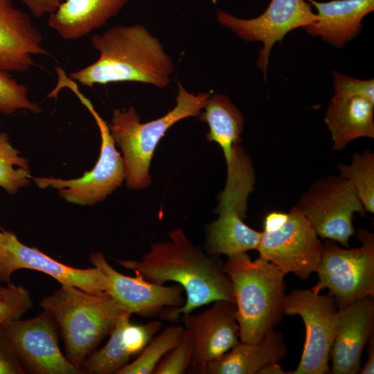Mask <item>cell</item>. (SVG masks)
I'll return each instance as SVG.
<instances>
[{"label": "cell", "instance_id": "cell-8", "mask_svg": "<svg viewBox=\"0 0 374 374\" xmlns=\"http://www.w3.org/2000/svg\"><path fill=\"white\" fill-rule=\"evenodd\" d=\"M339 308L330 294L312 290H294L286 294L283 314L299 315L305 324L306 339L296 368L287 374L330 373L328 364L335 337Z\"/></svg>", "mask_w": 374, "mask_h": 374}, {"label": "cell", "instance_id": "cell-34", "mask_svg": "<svg viewBox=\"0 0 374 374\" xmlns=\"http://www.w3.org/2000/svg\"><path fill=\"white\" fill-rule=\"evenodd\" d=\"M287 213L272 212L269 213L264 222V231H272L279 227L287 219Z\"/></svg>", "mask_w": 374, "mask_h": 374}, {"label": "cell", "instance_id": "cell-32", "mask_svg": "<svg viewBox=\"0 0 374 374\" xmlns=\"http://www.w3.org/2000/svg\"><path fill=\"white\" fill-rule=\"evenodd\" d=\"M26 373L6 326L0 324V374Z\"/></svg>", "mask_w": 374, "mask_h": 374}, {"label": "cell", "instance_id": "cell-12", "mask_svg": "<svg viewBox=\"0 0 374 374\" xmlns=\"http://www.w3.org/2000/svg\"><path fill=\"white\" fill-rule=\"evenodd\" d=\"M55 320L46 311L5 325L26 371L35 374H81L59 347Z\"/></svg>", "mask_w": 374, "mask_h": 374}, {"label": "cell", "instance_id": "cell-38", "mask_svg": "<svg viewBox=\"0 0 374 374\" xmlns=\"http://www.w3.org/2000/svg\"><path fill=\"white\" fill-rule=\"evenodd\" d=\"M3 233L2 229L0 231V257L3 253Z\"/></svg>", "mask_w": 374, "mask_h": 374}, {"label": "cell", "instance_id": "cell-25", "mask_svg": "<svg viewBox=\"0 0 374 374\" xmlns=\"http://www.w3.org/2000/svg\"><path fill=\"white\" fill-rule=\"evenodd\" d=\"M340 175L348 179L366 211L374 213V153L370 150L355 153L350 164H339Z\"/></svg>", "mask_w": 374, "mask_h": 374}, {"label": "cell", "instance_id": "cell-29", "mask_svg": "<svg viewBox=\"0 0 374 374\" xmlns=\"http://www.w3.org/2000/svg\"><path fill=\"white\" fill-rule=\"evenodd\" d=\"M193 345L186 328L179 344L158 364L153 374H184L191 364Z\"/></svg>", "mask_w": 374, "mask_h": 374}, {"label": "cell", "instance_id": "cell-17", "mask_svg": "<svg viewBox=\"0 0 374 374\" xmlns=\"http://www.w3.org/2000/svg\"><path fill=\"white\" fill-rule=\"evenodd\" d=\"M43 36L29 15L12 0H0V70L24 73L34 66L33 55H49Z\"/></svg>", "mask_w": 374, "mask_h": 374}, {"label": "cell", "instance_id": "cell-10", "mask_svg": "<svg viewBox=\"0 0 374 374\" xmlns=\"http://www.w3.org/2000/svg\"><path fill=\"white\" fill-rule=\"evenodd\" d=\"M323 248L310 221L295 206L279 227L262 231L257 250L260 258L284 273L305 280L317 272Z\"/></svg>", "mask_w": 374, "mask_h": 374}, {"label": "cell", "instance_id": "cell-6", "mask_svg": "<svg viewBox=\"0 0 374 374\" xmlns=\"http://www.w3.org/2000/svg\"><path fill=\"white\" fill-rule=\"evenodd\" d=\"M61 85L69 89L89 110L100 133L101 145L98 161L89 172L78 178L63 179L42 177H33L39 188H52L58 190V195L73 204L92 206L103 199L121 186L125 179L123 157L115 146L109 125L95 109L92 103L79 89L77 82L64 78Z\"/></svg>", "mask_w": 374, "mask_h": 374}, {"label": "cell", "instance_id": "cell-16", "mask_svg": "<svg viewBox=\"0 0 374 374\" xmlns=\"http://www.w3.org/2000/svg\"><path fill=\"white\" fill-rule=\"evenodd\" d=\"M374 329V296L358 299L339 309L330 359L333 374H356L361 357Z\"/></svg>", "mask_w": 374, "mask_h": 374}, {"label": "cell", "instance_id": "cell-7", "mask_svg": "<svg viewBox=\"0 0 374 374\" xmlns=\"http://www.w3.org/2000/svg\"><path fill=\"white\" fill-rule=\"evenodd\" d=\"M362 246L344 249L335 243L323 245L317 272L319 281L311 290L323 289L334 298L339 309L368 296H374V235L359 229Z\"/></svg>", "mask_w": 374, "mask_h": 374}, {"label": "cell", "instance_id": "cell-13", "mask_svg": "<svg viewBox=\"0 0 374 374\" xmlns=\"http://www.w3.org/2000/svg\"><path fill=\"white\" fill-rule=\"evenodd\" d=\"M2 231L4 249L0 257V281L8 283L13 272L30 269L48 274L61 285L91 293H107V279L97 267L79 269L64 265L35 247L24 244L15 233L4 229Z\"/></svg>", "mask_w": 374, "mask_h": 374}, {"label": "cell", "instance_id": "cell-37", "mask_svg": "<svg viewBox=\"0 0 374 374\" xmlns=\"http://www.w3.org/2000/svg\"><path fill=\"white\" fill-rule=\"evenodd\" d=\"M10 283H8L7 287H0V301L4 299L10 290Z\"/></svg>", "mask_w": 374, "mask_h": 374}, {"label": "cell", "instance_id": "cell-36", "mask_svg": "<svg viewBox=\"0 0 374 374\" xmlns=\"http://www.w3.org/2000/svg\"><path fill=\"white\" fill-rule=\"evenodd\" d=\"M287 374L278 362L268 364L262 368L258 374Z\"/></svg>", "mask_w": 374, "mask_h": 374}, {"label": "cell", "instance_id": "cell-15", "mask_svg": "<svg viewBox=\"0 0 374 374\" xmlns=\"http://www.w3.org/2000/svg\"><path fill=\"white\" fill-rule=\"evenodd\" d=\"M235 304L216 301L207 310L181 314L184 328L191 335L193 355L191 364L202 373L206 364L229 350L240 341Z\"/></svg>", "mask_w": 374, "mask_h": 374}, {"label": "cell", "instance_id": "cell-21", "mask_svg": "<svg viewBox=\"0 0 374 374\" xmlns=\"http://www.w3.org/2000/svg\"><path fill=\"white\" fill-rule=\"evenodd\" d=\"M287 354L281 332L269 330L258 343L240 341L218 358L206 364L204 374H258L272 362H279Z\"/></svg>", "mask_w": 374, "mask_h": 374}, {"label": "cell", "instance_id": "cell-14", "mask_svg": "<svg viewBox=\"0 0 374 374\" xmlns=\"http://www.w3.org/2000/svg\"><path fill=\"white\" fill-rule=\"evenodd\" d=\"M91 264L99 269L108 282L107 293L125 311L148 318L159 315L167 308H180L185 303L184 289L151 283L135 276H128L113 268L100 251L90 255Z\"/></svg>", "mask_w": 374, "mask_h": 374}, {"label": "cell", "instance_id": "cell-20", "mask_svg": "<svg viewBox=\"0 0 374 374\" xmlns=\"http://www.w3.org/2000/svg\"><path fill=\"white\" fill-rule=\"evenodd\" d=\"M127 1L64 0L54 12L48 15V26L64 39H78L105 26Z\"/></svg>", "mask_w": 374, "mask_h": 374}, {"label": "cell", "instance_id": "cell-27", "mask_svg": "<svg viewBox=\"0 0 374 374\" xmlns=\"http://www.w3.org/2000/svg\"><path fill=\"white\" fill-rule=\"evenodd\" d=\"M28 160L10 143L6 132L0 133V187L15 195L30 181Z\"/></svg>", "mask_w": 374, "mask_h": 374}, {"label": "cell", "instance_id": "cell-24", "mask_svg": "<svg viewBox=\"0 0 374 374\" xmlns=\"http://www.w3.org/2000/svg\"><path fill=\"white\" fill-rule=\"evenodd\" d=\"M132 314L124 311L112 330L107 343L93 351L83 362L81 369L92 374L116 373L127 364L132 355L125 335Z\"/></svg>", "mask_w": 374, "mask_h": 374}, {"label": "cell", "instance_id": "cell-18", "mask_svg": "<svg viewBox=\"0 0 374 374\" xmlns=\"http://www.w3.org/2000/svg\"><path fill=\"white\" fill-rule=\"evenodd\" d=\"M243 130H233L213 136L211 141L222 148L226 161V184L219 197L217 212L229 211L244 220L249 195L255 184V171L249 156L240 144Z\"/></svg>", "mask_w": 374, "mask_h": 374}, {"label": "cell", "instance_id": "cell-22", "mask_svg": "<svg viewBox=\"0 0 374 374\" xmlns=\"http://www.w3.org/2000/svg\"><path fill=\"white\" fill-rule=\"evenodd\" d=\"M374 102L362 96H334L327 109L325 123L340 150L360 137L374 138Z\"/></svg>", "mask_w": 374, "mask_h": 374}, {"label": "cell", "instance_id": "cell-19", "mask_svg": "<svg viewBox=\"0 0 374 374\" xmlns=\"http://www.w3.org/2000/svg\"><path fill=\"white\" fill-rule=\"evenodd\" d=\"M317 10V19L303 28L336 47H343L362 30L363 18L374 10V0H307Z\"/></svg>", "mask_w": 374, "mask_h": 374}, {"label": "cell", "instance_id": "cell-3", "mask_svg": "<svg viewBox=\"0 0 374 374\" xmlns=\"http://www.w3.org/2000/svg\"><path fill=\"white\" fill-rule=\"evenodd\" d=\"M223 269L233 287L240 340L258 343L283 317L286 274L247 253L228 258Z\"/></svg>", "mask_w": 374, "mask_h": 374}, {"label": "cell", "instance_id": "cell-2", "mask_svg": "<svg viewBox=\"0 0 374 374\" xmlns=\"http://www.w3.org/2000/svg\"><path fill=\"white\" fill-rule=\"evenodd\" d=\"M91 43L100 53L98 59L69 75L83 86L136 82L165 88L170 84L174 63L143 25L112 27L94 35Z\"/></svg>", "mask_w": 374, "mask_h": 374}, {"label": "cell", "instance_id": "cell-11", "mask_svg": "<svg viewBox=\"0 0 374 374\" xmlns=\"http://www.w3.org/2000/svg\"><path fill=\"white\" fill-rule=\"evenodd\" d=\"M217 21L240 38L249 42H261L257 64L266 80L269 57L274 44L281 42L293 29L305 27L317 19L309 2L305 0H271L265 11L253 19H240L225 11L216 12Z\"/></svg>", "mask_w": 374, "mask_h": 374}, {"label": "cell", "instance_id": "cell-23", "mask_svg": "<svg viewBox=\"0 0 374 374\" xmlns=\"http://www.w3.org/2000/svg\"><path fill=\"white\" fill-rule=\"evenodd\" d=\"M217 218L206 227V253L228 258L256 249L262 231L247 225L237 213L219 211Z\"/></svg>", "mask_w": 374, "mask_h": 374}, {"label": "cell", "instance_id": "cell-31", "mask_svg": "<svg viewBox=\"0 0 374 374\" xmlns=\"http://www.w3.org/2000/svg\"><path fill=\"white\" fill-rule=\"evenodd\" d=\"M334 96H362L374 102V80H359L343 75L338 71L332 72Z\"/></svg>", "mask_w": 374, "mask_h": 374}, {"label": "cell", "instance_id": "cell-30", "mask_svg": "<svg viewBox=\"0 0 374 374\" xmlns=\"http://www.w3.org/2000/svg\"><path fill=\"white\" fill-rule=\"evenodd\" d=\"M28 290L22 285L10 283V290L0 301V324L6 325L19 319L33 306Z\"/></svg>", "mask_w": 374, "mask_h": 374}, {"label": "cell", "instance_id": "cell-5", "mask_svg": "<svg viewBox=\"0 0 374 374\" xmlns=\"http://www.w3.org/2000/svg\"><path fill=\"white\" fill-rule=\"evenodd\" d=\"M178 86L176 105L157 119L141 123L133 107L113 110L109 130L122 151L125 181L130 189L141 190L150 186V162L161 139L179 121L198 116L211 96L207 92L194 94L186 91L181 83Z\"/></svg>", "mask_w": 374, "mask_h": 374}, {"label": "cell", "instance_id": "cell-1", "mask_svg": "<svg viewBox=\"0 0 374 374\" xmlns=\"http://www.w3.org/2000/svg\"><path fill=\"white\" fill-rule=\"evenodd\" d=\"M168 236V240L152 243L139 260H116L145 281L158 285L175 282L184 289V305L165 308L159 314L161 319L175 321L180 315L216 301L235 303L231 282L217 256L193 244L181 228L171 231Z\"/></svg>", "mask_w": 374, "mask_h": 374}, {"label": "cell", "instance_id": "cell-33", "mask_svg": "<svg viewBox=\"0 0 374 374\" xmlns=\"http://www.w3.org/2000/svg\"><path fill=\"white\" fill-rule=\"evenodd\" d=\"M35 17L54 12L64 0H19Z\"/></svg>", "mask_w": 374, "mask_h": 374}, {"label": "cell", "instance_id": "cell-4", "mask_svg": "<svg viewBox=\"0 0 374 374\" xmlns=\"http://www.w3.org/2000/svg\"><path fill=\"white\" fill-rule=\"evenodd\" d=\"M39 304L59 326L66 358L80 369L125 311L107 293H91L66 285H61Z\"/></svg>", "mask_w": 374, "mask_h": 374}, {"label": "cell", "instance_id": "cell-26", "mask_svg": "<svg viewBox=\"0 0 374 374\" xmlns=\"http://www.w3.org/2000/svg\"><path fill=\"white\" fill-rule=\"evenodd\" d=\"M184 330L185 328L181 326H172L165 328L134 362L125 366L117 374L153 373L163 357L179 344Z\"/></svg>", "mask_w": 374, "mask_h": 374}, {"label": "cell", "instance_id": "cell-9", "mask_svg": "<svg viewBox=\"0 0 374 374\" xmlns=\"http://www.w3.org/2000/svg\"><path fill=\"white\" fill-rule=\"evenodd\" d=\"M296 206L311 223L318 236L348 247L355 233V213L365 214V208L351 183L339 176L315 181L301 195Z\"/></svg>", "mask_w": 374, "mask_h": 374}, {"label": "cell", "instance_id": "cell-35", "mask_svg": "<svg viewBox=\"0 0 374 374\" xmlns=\"http://www.w3.org/2000/svg\"><path fill=\"white\" fill-rule=\"evenodd\" d=\"M367 344L368 361L360 370L361 374H373L374 373V337H370Z\"/></svg>", "mask_w": 374, "mask_h": 374}, {"label": "cell", "instance_id": "cell-28", "mask_svg": "<svg viewBox=\"0 0 374 374\" xmlns=\"http://www.w3.org/2000/svg\"><path fill=\"white\" fill-rule=\"evenodd\" d=\"M20 109L35 114L42 111L38 104L29 99L25 85L19 83L8 72L0 70V113L10 115Z\"/></svg>", "mask_w": 374, "mask_h": 374}]
</instances>
